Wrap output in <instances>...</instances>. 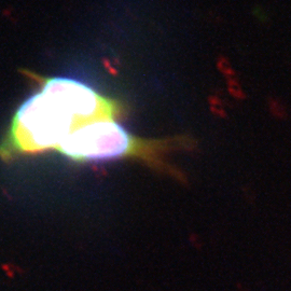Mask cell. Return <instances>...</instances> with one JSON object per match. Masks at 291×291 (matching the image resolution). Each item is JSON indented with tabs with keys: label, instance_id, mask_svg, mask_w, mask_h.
<instances>
[{
	"label": "cell",
	"instance_id": "obj_1",
	"mask_svg": "<svg viewBox=\"0 0 291 291\" xmlns=\"http://www.w3.org/2000/svg\"><path fill=\"white\" fill-rule=\"evenodd\" d=\"M123 105L100 95L77 80L53 77L41 79V91L24 101L14 113L0 142V158L56 150L72 132L98 120H116Z\"/></svg>",
	"mask_w": 291,
	"mask_h": 291
},
{
	"label": "cell",
	"instance_id": "obj_2",
	"mask_svg": "<svg viewBox=\"0 0 291 291\" xmlns=\"http://www.w3.org/2000/svg\"><path fill=\"white\" fill-rule=\"evenodd\" d=\"M192 139L180 136L146 139L127 132L116 120H98L72 132L57 151L75 162H104L116 159H137L159 170L178 176L165 162L166 153L190 148Z\"/></svg>",
	"mask_w": 291,
	"mask_h": 291
}]
</instances>
